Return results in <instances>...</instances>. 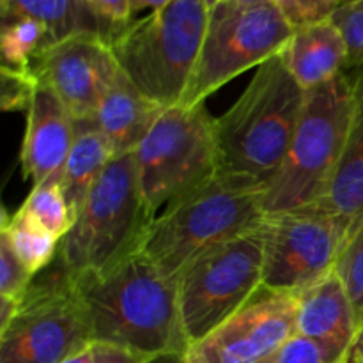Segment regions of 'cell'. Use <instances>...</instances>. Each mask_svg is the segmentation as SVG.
<instances>
[{"label":"cell","instance_id":"1","mask_svg":"<svg viewBox=\"0 0 363 363\" xmlns=\"http://www.w3.org/2000/svg\"><path fill=\"white\" fill-rule=\"evenodd\" d=\"M89 311L92 337L155 358H181L188 342L177 280L133 252L99 273L71 275Z\"/></svg>","mask_w":363,"mask_h":363},{"label":"cell","instance_id":"2","mask_svg":"<svg viewBox=\"0 0 363 363\" xmlns=\"http://www.w3.org/2000/svg\"><path fill=\"white\" fill-rule=\"evenodd\" d=\"M305 96L282 53L259 66L234 105L215 117L218 172L266 186L289 151Z\"/></svg>","mask_w":363,"mask_h":363},{"label":"cell","instance_id":"3","mask_svg":"<svg viewBox=\"0 0 363 363\" xmlns=\"http://www.w3.org/2000/svg\"><path fill=\"white\" fill-rule=\"evenodd\" d=\"M264 184L218 172L151 220L138 252L177 280L184 266L222 241L259 229L266 220Z\"/></svg>","mask_w":363,"mask_h":363},{"label":"cell","instance_id":"4","mask_svg":"<svg viewBox=\"0 0 363 363\" xmlns=\"http://www.w3.org/2000/svg\"><path fill=\"white\" fill-rule=\"evenodd\" d=\"M206 0H170L110 35L119 67L163 108L179 105L208 28Z\"/></svg>","mask_w":363,"mask_h":363},{"label":"cell","instance_id":"5","mask_svg":"<svg viewBox=\"0 0 363 363\" xmlns=\"http://www.w3.org/2000/svg\"><path fill=\"white\" fill-rule=\"evenodd\" d=\"M353 112V77L344 71L307 91L286 158L266 184V216L319 204L335 176Z\"/></svg>","mask_w":363,"mask_h":363},{"label":"cell","instance_id":"6","mask_svg":"<svg viewBox=\"0 0 363 363\" xmlns=\"http://www.w3.org/2000/svg\"><path fill=\"white\" fill-rule=\"evenodd\" d=\"M151 220L142 199L135 152L116 156L60 241L57 259L71 275L105 272L140 248Z\"/></svg>","mask_w":363,"mask_h":363},{"label":"cell","instance_id":"7","mask_svg":"<svg viewBox=\"0 0 363 363\" xmlns=\"http://www.w3.org/2000/svg\"><path fill=\"white\" fill-rule=\"evenodd\" d=\"M138 183L149 216L218 174L215 117L206 105L163 110L135 151Z\"/></svg>","mask_w":363,"mask_h":363},{"label":"cell","instance_id":"8","mask_svg":"<svg viewBox=\"0 0 363 363\" xmlns=\"http://www.w3.org/2000/svg\"><path fill=\"white\" fill-rule=\"evenodd\" d=\"M94 340L89 311L59 259L34 277L0 330V363H62Z\"/></svg>","mask_w":363,"mask_h":363},{"label":"cell","instance_id":"9","mask_svg":"<svg viewBox=\"0 0 363 363\" xmlns=\"http://www.w3.org/2000/svg\"><path fill=\"white\" fill-rule=\"evenodd\" d=\"M293 30L275 2L243 6L220 0L209 9L201 53L179 106L204 105L230 80L279 55Z\"/></svg>","mask_w":363,"mask_h":363},{"label":"cell","instance_id":"10","mask_svg":"<svg viewBox=\"0 0 363 363\" xmlns=\"http://www.w3.org/2000/svg\"><path fill=\"white\" fill-rule=\"evenodd\" d=\"M262 289V225L195 255L177 277L188 346L218 328Z\"/></svg>","mask_w":363,"mask_h":363},{"label":"cell","instance_id":"11","mask_svg":"<svg viewBox=\"0 0 363 363\" xmlns=\"http://www.w3.org/2000/svg\"><path fill=\"white\" fill-rule=\"evenodd\" d=\"M351 229L346 216L323 204L266 216L262 223V287L298 294L335 272Z\"/></svg>","mask_w":363,"mask_h":363},{"label":"cell","instance_id":"12","mask_svg":"<svg viewBox=\"0 0 363 363\" xmlns=\"http://www.w3.org/2000/svg\"><path fill=\"white\" fill-rule=\"evenodd\" d=\"M296 294L262 287L240 312L190 344L181 363H275L296 335Z\"/></svg>","mask_w":363,"mask_h":363},{"label":"cell","instance_id":"13","mask_svg":"<svg viewBox=\"0 0 363 363\" xmlns=\"http://www.w3.org/2000/svg\"><path fill=\"white\" fill-rule=\"evenodd\" d=\"M30 71L59 96L74 121H84L92 119L121 67L108 38L78 34L46 45Z\"/></svg>","mask_w":363,"mask_h":363},{"label":"cell","instance_id":"14","mask_svg":"<svg viewBox=\"0 0 363 363\" xmlns=\"http://www.w3.org/2000/svg\"><path fill=\"white\" fill-rule=\"evenodd\" d=\"M21 144V172L34 186L59 183L77 133V121L59 96L38 80L32 91Z\"/></svg>","mask_w":363,"mask_h":363},{"label":"cell","instance_id":"15","mask_svg":"<svg viewBox=\"0 0 363 363\" xmlns=\"http://www.w3.org/2000/svg\"><path fill=\"white\" fill-rule=\"evenodd\" d=\"M296 303L298 335L318 344L328 363L350 362L360 326L337 272L298 293Z\"/></svg>","mask_w":363,"mask_h":363},{"label":"cell","instance_id":"16","mask_svg":"<svg viewBox=\"0 0 363 363\" xmlns=\"http://www.w3.org/2000/svg\"><path fill=\"white\" fill-rule=\"evenodd\" d=\"M163 110L162 105L147 98L121 69L103 96L92 121L108 138L116 156H119L137 151Z\"/></svg>","mask_w":363,"mask_h":363},{"label":"cell","instance_id":"17","mask_svg":"<svg viewBox=\"0 0 363 363\" xmlns=\"http://www.w3.org/2000/svg\"><path fill=\"white\" fill-rule=\"evenodd\" d=\"M280 53L287 69L305 91H312L346 71V43L332 20L294 28Z\"/></svg>","mask_w":363,"mask_h":363},{"label":"cell","instance_id":"18","mask_svg":"<svg viewBox=\"0 0 363 363\" xmlns=\"http://www.w3.org/2000/svg\"><path fill=\"white\" fill-rule=\"evenodd\" d=\"M319 204L351 223L363 215V67L353 74V112L346 145L328 191Z\"/></svg>","mask_w":363,"mask_h":363},{"label":"cell","instance_id":"19","mask_svg":"<svg viewBox=\"0 0 363 363\" xmlns=\"http://www.w3.org/2000/svg\"><path fill=\"white\" fill-rule=\"evenodd\" d=\"M2 20L32 18L48 30V43L78 34H101L110 39L116 27L99 16L89 0H7L0 4Z\"/></svg>","mask_w":363,"mask_h":363},{"label":"cell","instance_id":"20","mask_svg":"<svg viewBox=\"0 0 363 363\" xmlns=\"http://www.w3.org/2000/svg\"><path fill=\"white\" fill-rule=\"evenodd\" d=\"M113 158H116V151L112 144L99 131L94 121H77L73 147H71L59 181L74 220L84 208L98 177Z\"/></svg>","mask_w":363,"mask_h":363},{"label":"cell","instance_id":"21","mask_svg":"<svg viewBox=\"0 0 363 363\" xmlns=\"http://www.w3.org/2000/svg\"><path fill=\"white\" fill-rule=\"evenodd\" d=\"M2 234H6L11 247L32 275L48 268L59 254L60 240L39 227L34 220L18 209L14 215L2 213Z\"/></svg>","mask_w":363,"mask_h":363},{"label":"cell","instance_id":"22","mask_svg":"<svg viewBox=\"0 0 363 363\" xmlns=\"http://www.w3.org/2000/svg\"><path fill=\"white\" fill-rule=\"evenodd\" d=\"M48 43L45 25L32 18H11L4 20L0 48L4 66L11 69H30L34 57Z\"/></svg>","mask_w":363,"mask_h":363},{"label":"cell","instance_id":"23","mask_svg":"<svg viewBox=\"0 0 363 363\" xmlns=\"http://www.w3.org/2000/svg\"><path fill=\"white\" fill-rule=\"evenodd\" d=\"M20 211L60 241L74 223L73 213L59 183H43L32 186L28 197L20 206Z\"/></svg>","mask_w":363,"mask_h":363},{"label":"cell","instance_id":"24","mask_svg":"<svg viewBox=\"0 0 363 363\" xmlns=\"http://www.w3.org/2000/svg\"><path fill=\"white\" fill-rule=\"evenodd\" d=\"M354 307L358 326L363 325V215L351 223L335 266Z\"/></svg>","mask_w":363,"mask_h":363},{"label":"cell","instance_id":"25","mask_svg":"<svg viewBox=\"0 0 363 363\" xmlns=\"http://www.w3.org/2000/svg\"><path fill=\"white\" fill-rule=\"evenodd\" d=\"M330 20L335 23L346 43V69L363 67V0L339 6Z\"/></svg>","mask_w":363,"mask_h":363},{"label":"cell","instance_id":"26","mask_svg":"<svg viewBox=\"0 0 363 363\" xmlns=\"http://www.w3.org/2000/svg\"><path fill=\"white\" fill-rule=\"evenodd\" d=\"M34 277L20 261L6 234L0 233V296L20 301Z\"/></svg>","mask_w":363,"mask_h":363},{"label":"cell","instance_id":"27","mask_svg":"<svg viewBox=\"0 0 363 363\" xmlns=\"http://www.w3.org/2000/svg\"><path fill=\"white\" fill-rule=\"evenodd\" d=\"M275 4L291 27L298 28L330 20L340 0H275Z\"/></svg>","mask_w":363,"mask_h":363},{"label":"cell","instance_id":"28","mask_svg":"<svg viewBox=\"0 0 363 363\" xmlns=\"http://www.w3.org/2000/svg\"><path fill=\"white\" fill-rule=\"evenodd\" d=\"M158 358L151 354L138 353L130 347L117 346V344L92 340L85 350L73 354L62 363H152Z\"/></svg>","mask_w":363,"mask_h":363},{"label":"cell","instance_id":"29","mask_svg":"<svg viewBox=\"0 0 363 363\" xmlns=\"http://www.w3.org/2000/svg\"><path fill=\"white\" fill-rule=\"evenodd\" d=\"M275 363H328L315 342L301 335H294L284 344Z\"/></svg>","mask_w":363,"mask_h":363},{"label":"cell","instance_id":"30","mask_svg":"<svg viewBox=\"0 0 363 363\" xmlns=\"http://www.w3.org/2000/svg\"><path fill=\"white\" fill-rule=\"evenodd\" d=\"M89 2H91V6L94 7L99 16L105 18L116 28L123 27V25L130 23L133 20L128 0H89Z\"/></svg>","mask_w":363,"mask_h":363},{"label":"cell","instance_id":"31","mask_svg":"<svg viewBox=\"0 0 363 363\" xmlns=\"http://www.w3.org/2000/svg\"><path fill=\"white\" fill-rule=\"evenodd\" d=\"M167 2H170V0H128V4H130L131 16L137 13H140V11L162 9Z\"/></svg>","mask_w":363,"mask_h":363},{"label":"cell","instance_id":"32","mask_svg":"<svg viewBox=\"0 0 363 363\" xmlns=\"http://www.w3.org/2000/svg\"><path fill=\"white\" fill-rule=\"evenodd\" d=\"M347 363H363V325L360 326V330H358L357 342H354L350 362Z\"/></svg>","mask_w":363,"mask_h":363},{"label":"cell","instance_id":"33","mask_svg":"<svg viewBox=\"0 0 363 363\" xmlns=\"http://www.w3.org/2000/svg\"><path fill=\"white\" fill-rule=\"evenodd\" d=\"M229 2L243 4V6H255V4H268V2H275V0H229Z\"/></svg>","mask_w":363,"mask_h":363},{"label":"cell","instance_id":"34","mask_svg":"<svg viewBox=\"0 0 363 363\" xmlns=\"http://www.w3.org/2000/svg\"><path fill=\"white\" fill-rule=\"evenodd\" d=\"M206 2H208V7H209V9H211V7H215L216 4L220 2V0H206Z\"/></svg>","mask_w":363,"mask_h":363},{"label":"cell","instance_id":"35","mask_svg":"<svg viewBox=\"0 0 363 363\" xmlns=\"http://www.w3.org/2000/svg\"><path fill=\"white\" fill-rule=\"evenodd\" d=\"M350 2H354V0H340V6H344V4H350Z\"/></svg>","mask_w":363,"mask_h":363},{"label":"cell","instance_id":"36","mask_svg":"<svg viewBox=\"0 0 363 363\" xmlns=\"http://www.w3.org/2000/svg\"><path fill=\"white\" fill-rule=\"evenodd\" d=\"M7 2V0H0V4H6Z\"/></svg>","mask_w":363,"mask_h":363}]
</instances>
